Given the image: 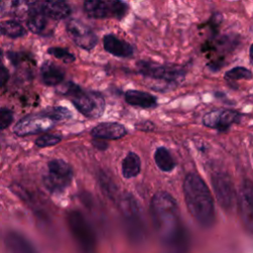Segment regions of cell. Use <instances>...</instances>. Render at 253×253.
Listing matches in <instances>:
<instances>
[{
  "instance_id": "9a60e30c",
  "label": "cell",
  "mask_w": 253,
  "mask_h": 253,
  "mask_svg": "<svg viewBox=\"0 0 253 253\" xmlns=\"http://www.w3.org/2000/svg\"><path fill=\"white\" fill-rule=\"evenodd\" d=\"M103 43H104V48L109 53L115 56L127 57V56H130L133 52L132 46L128 42L123 40H120L114 35H106L103 39Z\"/></svg>"
},
{
  "instance_id": "7402d4cb",
  "label": "cell",
  "mask_w": 253,
  "mask_h": 253,
  "mask_svg": "<svg viewBox=\"0 0 253 253\" xmlns=\"http://www.w3.org/2000/svg\"><path fill=\"white\" fill-rule=\"evenodd\" d=\"M154 160L158 168L162 171L169 172L175 167V162L170 152L165 147H158L154 153Z\"/></svg>"
},
{
  "instance_id": "3957f363",
  "label": "cell",
  "mask_w": 253,
  "mask_h": 253,
  "mask_svg": "<svg viewBox=\"0 0 253 253\" xmlns=\"http://www.w3.org/2000/svg\"><path fill=\"white\" fill-rule=\"evenodd\" d=\"M120 211L127 237L132 243H141L146 237V226L139 205L130 194L121 198Z\"/></svg>"
},
{
  "instance_id": "f546056e",
  "label": "cell",
  "mask_w": 253,
  "mask_h": 253,
  "mask_svg": "<svg viewBox=\"0 0 253 253\" xmlns=\"http://www.w3.org/2000/svg\"><path fill=\"white\" fill-rule=\"evenodd\" d=\"M13 121V114L7 108H0V129L8 127Z\"/></svg>"
},
{
  "instance_id": "d4e9b609",
  "label": "cell",
  "mask_w": 253,
  "mask_h": 253,
  "mask_svg": "<svg viewBox=\"0 0 253 253\" xmlns=\"http://www.w3.org/2000/svg\"><path fill=\"white\" fill-rule=\"evenodd\" d=\"M44 118H47L51 121H61L71 117V113L69 110L63 107H51L45 109L42 115Z\"/></svg>"
},
{
  "instance_id": "ac0fdd59",
  "label": "cell",
  "mask_w": 253,
  "mask_h": 253,
  "mask_svg": "<svg viewBox=\"0 0 253 253\" xmlns=\"http://www.w3.org/2000/svg\"><path fill=\"white\" fill-rule=\"evenodd\" d=\"M125 97L129 105L140 108H153L157 104L154 96L139 90H128L126 92Z\"/></svg>"
},
{
  "instance_id": "d6a6232c",
  "label": "cell",
  "mask_w": 253,
  "mask_h": 253,
  "mask_svg": "<svg viewBox=\"0 0 253 253\" xmlns=\"http://www.w3.org/2000/svg\"><path fill=\"white\" fill-rule=\"evenodd\" d=\"M249 55H250V59H251V63L253 64V43L250 46V50H249Z\"/></svg>"
},
{
  "instance_id": "30bf717a",
  "label": "cell",
  "mask_w": 253,
  "mask_h": 253,
  "mask_svg": "<svg viewBox=\"0 0 253 253\" xmlns=\"http://www.w3.org/2000/svg\"><path fill=\"white\" fill-rule=\"evenodd\" d=\"M66 31L72 41L85 49L93 48L97 43V37L92 30L77 20H70L67 23Z\"/></svg>"
},
{
  "instance_id": "83f0119b",
  "label": "cell",
  "mask_w": 253,
  "mask_h": 253,
  "mask_svg": "<svg viewBox=\"0 0 253 253\" xmlns=\"http://www.w3.org/2000/svg\"><path fill=\"white\" fill-rule=\"evenodd\" d=\"M47 52L54 57L61 59L65 63H71L75 60V57L73 54H71L67 49L62 47H50L48 48Z\"/></svg>"
},
{
  "instance_id": "f1b7e54d",
  "label": "cell",
  "mask_w": 253,
  "mask_h": 253,
  "mask_svg": "<svg viewBox=\"0 0 253 253\" xmlns=\"http://www.w3.org/2000/svg\"><path fill=\"white\" fill-rule=\"evenodd\" d=\"M61 137L56 134H43L36 140V144L39 147H46L58 143Z\"/></svg>"
},
{
  "instance_id": "277c9868",
  "label": "cell",
  "mask_w": 253,
  "mask_h": 253,
  "mask_svg": "<svg viewBox=\"0 0 253 253\" xmlns=\"http://www.w3.org/2000/svg\"><path fill=\"white\" fill-rule=\"evenodd\" d=\"M64 94L71 98L77 110L86 117L99 118L105 110L104 98L98 92H84L77 85L69 83Z\"/></svg>"
},
{
  "instance_id": "ba28073f",
  "label": "cell",
  "mask_w": 253,
  "mask_h": 253,
  "mask_svg": "<svg viewBox=\"0 0 253 253\" xmlns=\"http://www.w3.org/2000/svg\"><path fill=\"white\" fill-rule=\"evenodd\" d=\"M213 191L217 202L224 209L232 208L235 201V191L230 178L223 173L212 175Z\"/></svg>"
},
{
  "instance_id": "9c48e42d",
  "label": "cell",
  "mask_w": 253,
  "mask_h": 253,
  "mask_svg": "<svg viewBox=\"0 0 253 253\" xmlns=\"http://www.w3.org/2000/svg\"><path fill=\"white\" fill-rule=\"evenodd\" d=\"M238 207L245 228L253 232V183L250 180H245L241 186Z\"/></svg>"
},
{
  "instance_id": "8fae6325",
  "label": "cell",
  "mask_w": 253,
  "mask_h": 253,
  "mask_svg": "<svg viewBox=\"0 0 253 253\" xmlns=\"http://www.w3.org/2000/svg\"><path fill=\"white\" fill-rule=\"evenodd\" d=\"M241 114L233 110H213L208 113L203 120L206 126L215 128L217 130H226L232 124L238 123Z\"/></svg>"
},
{
  "instance_id": "4fadbf2b",
  "label": "cell",
  "mask_w": 253,
  "mask_h": 253,
  "mask_svg": "<svg viewBox=\"0 0 253 253\" xmlns=\"http://www.w3.org/2000/svg\"><path fill=\"white\" fill-rule=\"evenodd\" d=\"M4 244L9 253H41L28 237L14 230L5 234Z\"/></svg>"
},
{
  "instance_id": "e575fe53",
  "label": "cell",
  "mask_w": 253,
  "mask_h": 253,
  "mask_svg": "<svg viewBox=\"0 0 253 253\" xmlns=\"http://www.w3.org/2000/svg\"><path fill=\"white\" fill-rule=\"evenodd\" d=\"M2 56H3V55H2V50H1V49H0V62H1V59H2Z\"/></svg>"
},
{
  "instance_id": "5b68a950",
  "label": "cell",
  "mask_w": 253,
  "mask_h": 253,
  "mask_svg": "<svg viewBox=\"0 0 253 253\" xmlns=\"http://www.w3.org/2000/svg\"><path fill=\"white\" fill-rule=\"evenodd\" d=\"M66 222L79 248L84 253H93L97 244L96 236L85 216L78 211H70L66 215Z\"/></svg>"
},
{
  "instance_id": "d6986e66",
  "label": "cell",
  "mask_w": 253,
  "mask_h": 253,
  "mask_svg": "<svg viewBox=\"0 0 253 253\" xmlns=\"http://www.w3.org/2000/svg\"><path fill=\"white\" fill-rule=\"evenodd\" d=\"M84 10L87 15L95 19L109 18L108 2L103 0H85Z\"/></svg>"
},
{
  "instance_id": "6da1fadb",
  "label": "cell",
  "mask_w": 253,
  "mask_h": 253,
  "mask_svg": "<svg viewBox=\"0 0 253 253\" xmlns=\"http://www.w3.org/2000/svg\"><path fill=\"white\" fill-rule=\"evenodd\" d=\"M155 231L167 253H186L188 236L184 229L178 206L168 193L157 192L150 204Z\"/></svg>"
},
{
  "instance_id": "1f68e13d",
  "label": "cell",
  "mask_w": 253,
  "mask_h": 253,
  "mask_svg": "<svg viewBox=\"0 0 253 253\" xmlns=\"http://www.w3.org/2000/svg\"><path fill=\"white\" fill-rule=\"evenodd\" d=\"M9 79V72L7 70L6 67H4L1 63H0V87L5 85L7 80Z\"/></svg>"
},
{
  "instance_id": "ffe728a7",
  "label": "cell",
  "mask_w": 253,
  "mask_h": 253,
  "mask_svg": "<svg viewBox=\"0 0 253 253\" xmlns=\"http://www.w3.org/2000/svg\"><path fill=\"white\" fill-rule=\"evenodd\" d=\"M140 171V159L134 152H129L123 160L122 172L124 177L132 178L135 177Z\"/></svg>"
},
{
  "instance_id": "484cf974",
  "label": "cell",
  "mask_w": 253,
  "mask_h": 253,
  "mask_svg": "<svg viewBox=\"0 0 253 253\" xmlns=\"http://www.w3.org/2000/svg\"><path fill=\"white\" fill-rule=\"evenodd\" d=\"M109 17L121 20L127 12V5L121 0H108Z\"/></svg>"
},
{
  "instance_id": "2e32d148",
  "label": "cell",
  "mask_w": 253,
  "mask_h": 253,
  "mask_svg": "<svg viewBox=\"0 0 253 253\" xmlns=\"http://www.w3.org/2000/svg\"><path fill=\"white\" fill-rule=\"evenodd\" d=\"M42 13L52 20H61L70 13V6L66 0H45L42 5Z\"/></svg>"
},
{
  "instance_id": "836d02e7",
  "label": "cell",
  "mask_w": 253,
  "mask_h": 253,
  "mask_svg": "<svg viewBox=\"0 0 253 253\" xmlns=\"http://www.w3.org/2000/svg\"><path fill=\"white\" fill-rule=\"evenodd\" d=\"M37 1H38V0H25V2H26L28 5H33V4H35Z\"/></svg>"
},
{
  "instance_id": "5bb4252c",
  "label": "cell",
  "mask_w": 253,
  "mask_h": 253,
  "mask_svg": "<svg viewBox=\"0 0 253 253\" xmlns=\"http://www.w3.org/2000/svg\"><path fill=\"white\" fill-rule=\"evenodd\" d=\"M126 133L125 126L118 123H102L91 131L93 137L100 139H119Z\"/></svg>"
},
{
  "instance_id": "44dd1931",
  "label": "cell",
  "mask_w": 253,
  "mask_h": 253,
  "mask_svg": "<svg viewBox=\"0 0 253 253\" xmlns=\"http://www.w3.org/2000/svg\"><path fill=\"white\" fill-rule=\"evenodd\" d=\"M46 16L42 13V11H34L31 12L27 21L28 29L34 34H41L46 26Z\"/></svg>"
},
{
  "instance_id": "cb8c5ba5",
  "label": "cell",
  "mask_w": 253,
  "mask_h": 253,
  "mask_svg": "<svg viewBox=\"0 0 253 253\" xmlns=\"http://www.w3.org/2000/svg\"><path fill=\"white\" fill-rule=\"evenodd\" d=\"M0 33L10 38H18L25 35L26 30L16 21H4L0 23Z\"/></svg>"
},
{
  "instance_id": "7a4b0ae2",
  "label": "cell",
  "mask_w": 253,
  "mask_h": 253,
  "mask_svg": "<svg viewBox=\"0 0 253 253\" xmlns=\"http://www.w3.org/2000/svg\"><path fill=\"white\" fill-rule=\"evenodd\" d=\"M187 208L203 226H210L214 219V208L211 194L203 179L194 173L189 174L183 185Z\"/></svg>"
},
{
  "instance_id": "603a6c76",
  "label": "cell",
  "mask_w": 253,
  "mask_h": 253,
  "mask_svg": "<svg viewBox=\"0 0 253 253\" xmlns=\"http://www.w3.org/2000/svg\"><path fill=\"white\" fill-rule=\"evenodd\" d=\"M25 0H0V18L16 15L24 10Z\"/></svg>"
},
{
  "instance_id": "7c38bea8",
  "label": "cell",
  "mask_w": 253,
  "mask_h": 253,
  "mask_svg": "<svg viewBox=\"0 0 253 253\" xmlns=\"http://www.w3.org/2000/svg\"><path fill=\"white\" fill-rule=\"evenodd\" d=\"M52 122L41 115L26 117L15 126L14 131L17 135L21 136L39 133L51 128L53 126Z\"/></svg>"
},
{
  "instance_id": "4dcf8cb0",
  "label": "cell",
  "mask_w": 253,
  "mask_h": 253,
  "mask_svg": "<svg viewBox=\"0 0 253 253\" xmlns=\"http://www.w3.org/2000/svg\"><path fill=\"white\" fill-rule=\"evenodd\" d=\"M100 181H101V184H102L103 188H104V189H107V190H106V191H107V194H108L109 196H113L114 190H112V189H114V185H113L112 182L108 179V177H102V178L100 179Z\"/></svg>"
},
{
  "instance_id": "4316f807",
  "label": "cell",
  "mask_w": 253,
  "mask_h": 253,
  "mask_svg": "<svg viewBox=\"0 0 253 253\" xmlns=\"http://www.w3.org/2000/svg\"><path fill=\"white\" fill-rule=\"evenodd\" d=\"M227 80H239V79H250L252 78V73L249 69L243 66H236L225 72L224 75Z\"/></svg>"
},
{
  "instance_id": "52a82bcc",
  "label": "cell",
  "mask_w": 253,
  "mask_h": 253,
  "mask_svg": "<svg viewBox=\"0 0 253 253\" xmlns=\"http://www.w3.org/2000/svg\"><path fill=\"white\" fill-rule=\"evenodd\" d=\"M138 71L144 76L161 79L165 81H176L183 76V70L176 66H165L159 65L149 61H138L137 62Z\"/></svg>"
},
{
  "instance_id": "8992f818",
  "label": "cell",
  "mask_w": 253,
  "mask_h": 253,
  "mask_svg": "<svg viewBox=\"0 0 253 253\" xmlns=\"http://www.w3.org/2000/svg\"><path fill=\"white\" fill-rule=\"evenodd\" d=\"M71 178V167L61 159H53L48 162V172L43 177V184L49 191L59 192L68 186Z\"/></svg>"
},
{
  "instance_id": "e0dca14e",
  "label": "cell",
  "mask_w": 253,
  "mask_h": 253,
  "mask_svg": "<svg viewBox=\"0 0 253 253\" xmlns=\"http://www.w3.org/2000/svg\"><path fill=\"white\" fill-rule=\"evenodd\" d=\"M64 70L52 62L47 61L43 63L41 68L42 79L44 84L49 86L61 83V81L64 79Z\"/></svg>"
}]
</instances>
